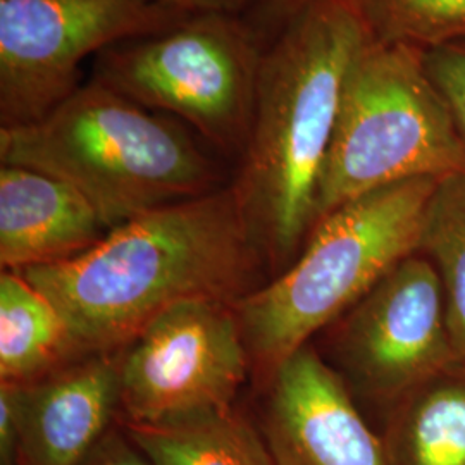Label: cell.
<instances>
[{"label": "cell", "mask_w": 465, "mask_h": 465, "mask_svg": "<svg viewBox=\"0 0 465 465\" xmlns=\"http://www.w3.org/2000/svg\"><path fill=\"white\" fill-rule=\"evenodd\" d=\"M309 2L311 0H264V11L269 19L286 23L297 16Z\"/></svg>", "instance_id": "7402d4cb"}, {"label": "cell", "mask_w": 465, "mask_h": 465, "mask_svg": "<svg viewBox=\"0 0 465 465\" xmlns=\"http://www.w3.org/2000/svg\"><path fill=\"white\" fill-rule=\"evenodd\" d=\"M419 250L441 282L451 343L459 362H465V173L436 182Z\"/></svg>", "instance_id": "2e32d148"}, {"label": "cell", "mask_w": 465, "mask_h": 465, "mask_svg": "<svg viewBox=\"0 0 465 465\" xmlns=\"http://www.w3.org/2000/svg\"><path fill=\"white\" fill-rule=\"evenodd\" d=\"M261 431L274 465H391L340 374L311 345L269 381Z\"/></svg>", "instance_id": "30bf717a"}, {"label": "cell", "mask_w": 465, "mask_h": 465, "mask_svg": "<svg viewBox=\"0 0 465 465\" xmlns=\"http://www.w3.org/2000/svg\"><path fill=\"white\" fill-rule=\"evenodd\" d=\"M80 359L66 322L21 272L0 276V384L36 381Z\"/></svg>", "instance_id": "4fadbf2b"}, {"label": "cell", "mask_w": 465, "mask_h": 465, "mask_svg": "<svg viewBox=\"0 0 465 465\" xmlns=\"http://www.w3.org/2000/svg\"><path fill=\"white\" fill-rule=\"evenodd\" d=\"M262 57L240 17L200 13L104 50L92 80L183 121L219 149L243 152Z\"/></svg>", "instance_id": "8992f818"}, {"label": "cell", "mask_w": 465, "mask_h": 465, "mask_svg": "<svg viewBox=\"0 0 465 465\" xmlns=\"http://www.w3.org/2000/svg\"><path fill=\"white\" fill-rule=\"evenodd\" d=\"M259 253L232 184L117 224L69 261L17 272L54 303L84 357L128 347L178 303L238 302L253 290Z\"/></svg>", "instance_id": "6da1fadb"}, {"label": "cell", "mask_w": 465, "mask_h": 465, "mask_svg": "<svg viewBox=\"0 0 465 465\" xmlns=\"http://www.w3.org/2000/svg\"><path fill=\"white\" fill-rule=\"evenodd\" d=\"M0 163L71 184L107 230L221 188L216 163L183 124L97 80L36 123L0 128Z\"/></svg>", "instance_id": "3957f363"}, {"label": "cell", "mask_w": 465, "mask_h": 465, "mask_svg": "<svg viewBox=\"0 0 465 465\" xmlns=\"http://www.w3.org/2000/svg\"><path fill=\"white\" fill-rule=\"evenodd\" d=\"M121 426L153 465H274L262 431L234 407L161 424Z\"/></svg>", "instance_id": "5bb4252c"}, {"label": "cell", "mask_w": 465, "mask_h": 465, "mask_svg": "<svg viewBox=\"0 0 465 465\" xmlns=\"http://www.w3.org/2000/svg\"><path fill=\"white\" fill-rule=\"evenodd\" d=\"M424 59L465 143V40L424 50Z\"/></svg>", "instance_id": "ac0fdd59"}, {"label": "cell", "mask_w": 465, "mask_h": 465, "mask_svg": "<svg viewBox=\"0 0 465 465\" xmlns=\"http://www.w3.org/2000/svg\"><path fill=\"white\" fill-rule=\"evenodd\" d=\"M374 40L436 49L465 40V0H351Z\"/></svg>", "instance_id": "e0dca14e"}, {"label": "cell", "mask_w": 465, "mask_h": 465, "mask_svg": "<svg viewBox=\"0 0 465 465\" xmlns=\"http://www.w3.org/2000/svg\"><path fill=\"white\" fill-rule=\"evenodd\" d=\"M80 465H153V462L119 424L104 434Z\"/></svg>", "instance_id": "d6986e66"}, {"label": "cell", "mask_w": 465, "mask_h": 465, "mask_svg": "<svg viewBox=\"0 0 465 465\" xmlns=\"http://www.w3.org/2000/svg\"><path fill=\"white\" fill-rule=\"evenodd\" d=\"M465 173V143L424 50L371 38L350 67L317 193V221L388 184Z\"/></svg>", "instance_id": "5b68a950"}, {"label": "cell", "mask_w": 465, "mask_h": 465, "mask_svg": "<svg viewBox=\"0 0 465 465\" xmlns=\"http://www.w3.org/2000/svg\"><path fill=\"white\" fill-rule=\"evenodd\" d=\"M188 16L167 0H0V128L40 121L90 55Z\"/></svg>", "instance_id": "52a82bcc"}, {"label": "cell", "mask_w": 465, "mask_h": 465, "mask_svg": "<svg viewBox=\"0 0 465 465\" xmlns=\"http://www.w3.org/2000/svg\"><path fill=\"white\" fill-rule=\"evenodd\" d=\"M386 451L391 465H465V378L443 374L414 391Z\"/></svg>", "instance_id": "9a60e30c"}, {"label": "cell", "mask_w": 465, "mask_h": 465, "mask_svg": "<svg viewBox=\"0 0 465 465\" xmlns=\"http://www.w3.org/2000/svg\"><path fill=\"white\" fill-rule=\"evenodd\" d=\"M249 369L232 303H178L121 350L119 420L161 424L228 411Z\"/></svg>", "instance_id": "ba28073f"}, {"label": "cell", "mask_w": 465, "mask_h": 465, "mask_svg": "<svg viewBox=\"0 0 465 465\" xmlns=\"http://www.w3.org/2000/svg\"><path fill=\"white\" fill-rule=\"evenodd\" d=\"M336 350L350 378L384 401L411 397L460 364L431 262L414 253L393 267L347 312Z\"/></svg>", "instance_id": "9c48e42d"}, {"label": "cell", "mask_w": 465, "mask_h": 465, "mask_svg": "<svg viewBox=\"0 0 465 465\" xmlns=\"http://www.w3.org/2000/svg\"><path fill=\"white\" fill-rule=\"evenodd\" d=\"M16 393L19 465H80L121 414V350L84 355Z\"/></svg>", "instance_id": "8fae6325"}, {"label": "cell", "mask_w": 465, "mask_h": 465, "mask_svg": "<svg viewBox=\"0 0 465 465\" xmlns=\"http://www.w3.org/2000/svg\"><path fill=\"white\" fill-rule=\"evenodd\" d=\"M372 36L351 0H311L264 52L232 183L259 249L288 267L317 219V193L343 88Z\"/></svg>", "instance_id": "7a4b0ae2"}, {"label": "cell", "mask_w": 465, "mask_h": 465, "mask_svg": "<svg viewBox=\"0 0 465 465\" xmlns=\"http://www.w3.org/2000/svg\"><path fill=\"white\" fill-rule=\"evenodd\" d=\"M436 178L388 184L321 217L280 276L234 302L250 369L271 381L311 336L419 250Z\"/></svg>", "instance_id": "277c9868"}, {"label": "cell", "mask_w": 465, "mask_h": 465, "mask_svg": "<svg viewBox=\"0 0 465 465\" xmlns=\"http://www.w3.org/2000/svg\"><path fill=\"white\" fill-rule=\"evenodd\" d=\"M188 15L200 13H217V15H232L238 16L243 9L255 0H167Z\"/></svg>", "instance_id": "44dd1931"}, {"label": "cell", "mask_w": 465, "mask_h": 465, "mask_svg": "<svg viewBox=\"0 0 465 465\" xmlns=\"http://www.w3.org/2000/svg\"><path fill=\"white\" fill-rule=\"evenodd\" d=\"M109 232L71 184L30 167L0 166V264L52 266L94 247Z\"/></svg>", "instance_id": "7c38bea8"}, {"label": "cell", "mask_w": 465, "mask_h": 465, "mask_svg": "<svg viewBox=\"0 0 465 465\" xmlns=\"http://www.w3.org/2000/svg\"><path fill=\"white\" fill-rule=\"evenodd\" d=\"M0 465H19L16 393L11 384H0Z\"/></svg>", "instance_id": "ffe728a7"}]
</instances>
